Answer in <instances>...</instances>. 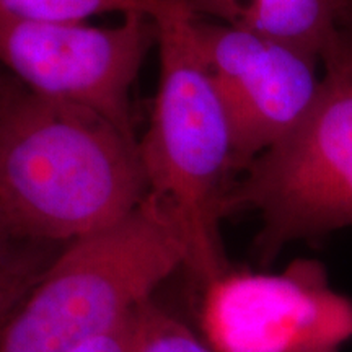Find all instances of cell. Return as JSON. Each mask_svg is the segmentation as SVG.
<instances>
[{
	"label": "cell",
	"mask_w": 352,
	"mask_h": 352,
	"mask_svg": "<svg viewBox=\"0 0 352 352\" xmlns=\"http://www.w3.org/2000/svg\"><path fill=\"white\" fill-rule=\"evenodd\" d=\"M15 240H20V239H16V236H13L12 233L7 230V227L3 226L2 220H0V253H2L3 250L7 248V246H10Z\"/></svg>",
	"instance_id": "cell-13"
},
{
	"label": "cell",
	"mask_w": 352,
	"mask_h": 352,
	"mask_svg": "<svg viewBox=\"0 0 352 352\" xmlns=\"http://www.w3.org/2000/svg\"><path fill=\"white\" fill-rule=\"evenodd\" d=\"M201 19L327 57L352 26V0H178Z\"/></svg>",
	"instance_id": "cell-8"
},
{
	"label": "cell",
	"mask_w": 352,
	"mask_h": 352,
	"mask_svg": "<svg viewBox=\"0 0 352 352\" xmlns=\"http://www.w3.org/2000/svg\"><path fill=\"white\" fill-rule=\"evenodd\" d=\"M197 316L214 352H341L352 340V300L314 259L279 272L230 267L202 285Z\"/></svg>",
	"instance_id": "cell-6"
},
{
	"label": "cell",
	"mask_w": 352,
	"mask_h": 352,
	"mask_svg": "<svg viewBox=\"0 0 352 352\" xmlns=\"http://www.w3.org/2000/svg\"><path fill=\"white\" fill-rule=\"evenodd\" d=\"M155 0H0V15L28 21L82 23L104 13L147 15Z\"/></svg>",
	"instance_id": "cell-9"
},
{
	"label": "cell",
	"mask_w": 352,
	"mask_h": 352,
	"mask_svg": "<svg viewBox=\"0 0 352 352\" xmlns=\"http://www.w3.org/2000/svg\"><path fill=\"white\" fill-rule=\"evenodd\" d=\"M152 44L155 25L140 13L113 26L0 15V65L12 78L47 100L98 113L132 135L131 90Z\"/></svg>",
	"instance_id": "cell-5"
},
{
	"label": "cell",
	"mask_w": 352,
	"mask_h": 352,
	"mask_svg": "<svg viewBox=\"0 0 352 352\" xmlns=\"http://www.w3.org/2000/svg\"><path fill=\"white\" fill-rule=\"evenodd\" d=\"M314 108L233 183L227 215L254 210V248L272 261L285 245L352 226V56L340 46L323 59Z\"/></svg>",
	"instance_id": "cell-4"
},
{
	"label": "cell",
	"mask_w": 352,
	"mask_h": 352,
	"mask_svg": "<svg viewBox=\"0 0 352 352\" xmlns=\"http://www.w3.org/2000/svg\"><path fill=\"white\" fill-rule=\"evenodd\" d=\"M340 46L352 56V26L349 30H346V32L342 33V36L340 39Z\"/></svg>",
	"instance_id": "cell-14"
},
{
	"label": "cell",
	"mask_w": 352,
	"mask_h": 352,
	"mask_svg": "<svg viewBox=\"0 0 352 352\" xmlns=\"http://www.w3.org/2000/svg\"><path fill=\"white\" fill-rule=\"evenodd\" d=\"M188 25L230 122L235 171L243 173L314 108L324 77L321 59L191 12Z\"/></svg>",
	"instance_id": "cell-7"
},
{
	"label": "cell",
	"mask_w": 352,
	"mask_h": 352,
	"mask_svg": "<svg viewBox=\"0 0 352 352\" xmlns=\"http://www.w3.org/2000/svg\"><path fill=\"white\" fill-rule=\"evenodd\" d=\"M147 196L135 135L0 80V220L13 236L64 246L126 219Z\"/></svg>",
	"instance_id": "cell-1"
},
{
	"label": "cell",
	"mask_w": 352,
	"mask_h": 352,
	"mask_svg": "<svg viewBox=\"0 0 352 352\" xmlns=\"http://www.w3.org/2000/svg\"><path fill=\"white\" fill-rule=\"evenodd\" d=\"M134 352H214L202 334L151 300L138 316Z\"/></svg>",
	"instance_id": "cell-11"
},
{
	"label": "cell",
	"mask_w": 352,
	"mask_h": 352,
	"mask_svg": "<svg viewBox=\"0 0 352 352\" xmlns=\"http://www.w3.org/2000/svg\"><path fill=\"white\" fill-rule=\"evenodd\" d=\"M188 261L182 227L148 195L126 219L60 248L0 327V352H70L131 318Z\"/></svg>",
	"instance_id": "cell-3"
},
{
	"label": "cell",
	"mask_w": 352,
	"mask_h": 352,
	"mask_svg": "<svg viewBox=\"0 0 352 352\" xmlns=\"http://www.w3.org/2000/svg\"><path fill=\"white\" fill-rule=\"evenodd\" d=\"M46 246L52 245L15 240L0 253V324L23 302L51 263Z\"/></svg>",
	"instance_id": "cell-10"
},
{
	"label": "cell",
	"mask_w": 352,
	"mask_h": 352,
	"mask_svg": "<svg viewBox=\"0 0 352 352\" xmlns=\"http://www.w3.org/2000/svg\"><path fill=\"white\" fill-rule=\"evenodd\" d=\"M139 311H135L131 318L122 321L116 328L83 342L70 352H134Z\"/></svg>",
	"instance_id": "cell-12"
},
{
	"label": "cell",
	"mask_w": 352,
	"mask_h": 352,
	"mask_svg": "<svg viewBox=\"0 0 352 352\" xmlns=\"http://www.w3.org/2000/svg\"><path fill=\"white\" fill-rule=\"evenodd\" d=\"M158 85L139 153L148 195L173 214L188 245V271L206 285L230 270L220 239L233 186L230 122L189 33V10L155 0Z\"/></svg>",
	"instance_id": "cell-2"
}]
</instances>
